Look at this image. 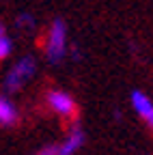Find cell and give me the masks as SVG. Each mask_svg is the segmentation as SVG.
I'll return each mask as SVG.
<instances>
[{"label":"cell","instance_id":"1","mask_svg":"<svg viewBox=\"0 0 153 155\" xmlns=\"http://www.w3.org/2000/svg\"><path fill=\"white\" fill-rule=\"evenodd\" d=\"M41 50H43V58L50 65H61L69 58L71 52V41H69V28L67 22L61 17H54L50 26L43 32V41H41Z\"/></svg>","mask_w":153,"mask_h":155},{"label":"cell","instance_id":"2","mask_svg":"<svg viewBox=\"0 0 153 155\" xmlns=\"http://www.w3.org/2000/svg\"><path fill=\"white\" fill-rule=\"evenodd\" d=\"M37 71H39V63H37V56L32 54H24L20 58H15V61L7 67V71L2 73V80H0V93H5L9 97L17 95L20 91H24L32 80Z\"/></svg>","mask_w":153,"mask_h":155},{"label":"cell","instance_id":"3","mask_svg":"<svg viewBox=\"0 0 153 155\" xmlns=\"http://www.w3.org/2000/svg\"><path fill=\"white\" fill-rule=\"evenodd\" d=\"M86 142V136H84V129L80 127V123H71L69 129L65 131V136L58 140V142H54V144H48L41 149L39 155H78L80 149L84 147Z\"/></svg>","mask_w":153,"mask_h":155},{"label":"cell","instance_id":"4","mask_svg":"<svg viewBox=\"0 0 153 155\" xmlns=\"http://www.w3.org/2000/svg\"><path fill=\"white\" fill-rule=\"evenodd\" d=\"M45 106L50 108L52 114H56L58 119L65 121H73L75 112H78V106H75L73 95L63 91V88H52L45 93Z\"/></svg>","mask_w":153,"mask_h":155},{"label":"cell","instance_id":"5","mask_svg":"<svg viewBox=\"0 0 153 155\" xmlns=\"http://www.w3.org/2000/svg\"><path fill=\"white\" fill-rule=\"evenodd\" d=\"M129 108L134 110V114H136L145 125L153 127V99L145 91L134 88L129 93Z\"/></svg>","mask_w":153,"mask_h":155},{"label":"cell","instance_id":"6","mask_svg":"<svg viewBox=\"0 0 153 155\" xmlns=\"http://www.w3.org/2000/svg\"><path fill=\"white\" fill-rule=\"evenodd\" d=\"M20 121V110L9 95L0 93V127H13Z\"/></svg>","mask_w":153,"mask_h":155},{"label":"cell","instance_id":"7","mask_svg":"<svg viewBox=\"0 0 153 155\" xmlns=\"http://www.w3.org/2000/svg\"><path fill=\"white\" fill-rule=\"evenodd\" d=\"M13 54V39L5 26V22H0V63L2 61H9Z\"/></svg>","mask_w":153,"mask_h":155},{"label":"cell","instance_id":"8","mask_svg":"<svg viewBox=\"0 0 153 155\" xmlns=\"http://www.w3.org/2000/svg\"><path fill=\"white\" fill-rule=\"evenodd\" d=\"M15 28L20 30L22 35H32L35 30H37V19H35V15H30V13H20L15 17Z\"/></svg>","mask_w":153,"mask_h":155}]
</instances>
